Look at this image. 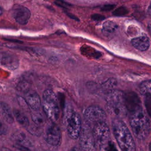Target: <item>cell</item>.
Listing matches in <instances>:
<instances>
[{
  "mask_svg": "<svg viewBox=\"0 0 151 151\" xmlns=\"http://www.w3.org/2000/svg\"><path fill=\"white\" fill-rule=\"evenodd\" d=\"M139 91L143 96H151V80L142 82L139 85Z\"/></svg>",
  "mask_w": 151,
  "mask_h": 151,
  "instance_id": "cell-19",
  "label": "cell"
},
{
  "mask_svg": "<svg viewBox=\"0 0 151 151\" xmlns=\"http://www.w3.org/2000/svg\"><path fill=\"white\" fill-rule=\"evenodd\" d=\"M147 29H148V31H149V34L151 35V22H150L147 25Z\"/></svg>",
  "mask_w": 151,
  "mask_h": 151,
  "instance_id": "cell-34",
  "label": "cell"
},
{
  "mask_svg": "<svg viewBox=\"0 0 151 151\" xmlns=\"http://www.w3.org/2000/svg\"><path fill=\"white\" fill-rule=\"evenodd\" d=\"M131 43L136 49L141 51H146L150 46L149 39L145 35L133 38L131 41Z\"/></svg>",
  "mask_w": 151,
  "mask_h": 151,
  "instance_id": "cell-14",
  "label": "cell"
},
{
  "mask_svg": "<svg viewBox=\"0 0 151 151\" xmlns=\"http://www.w3.org/2000/svg\"><path fill=\"white\" fill-rule=\"evenodd\" d=\"M17 100H18V102L19 106L22 108H23L25 110H29V106L28 104L27 103L25 99H23L21 96H18Z\"/></svg>",
  "mask_w": 151,
  "mask_h": 151,
  "instance_id": "cell-25",
  "label": "cell"
},
{
  "mask_svg": "<svg viewBox=\"0 0 151 151\" xmlns=\"http://www.w3.org/2000/svg\"><path fill=\"white\" fill-rule=\"evenodd\" d=\"M42 106L46 116L50 121L55 122L59 117L60 109L57 97L51 90H45L42 94Z\"/></svg>",
  "mask_w": 151,
  "mask_h": 151,
  "instance_id": "cell-3",
  "label": "cell"
},
{
  "mask_svg": "<svg viewBox=\"0 0 151 151\" xmlns=\"http://www.w3.org/2000/svg\"><path fill=\"white\" fill-rule=\"evenodd\" d=\"M86 120L90 123H93L104 121L106 119V113L104 110L98 106H91L88 107L84 113Z\"/></svg>",
  "mask_w": 151,
  "mask_h": 151,
  "instance_id": "cell-6",
  "label": "cell"
},
{
  "mask_svg": "<svg viewBox=\"0 0 151 151\" xmlns=\"http://www.w3.org/2000/svg\"><path fill=\"white\" fill-rule=\"evenodd\" d=\"M28 130L30 133L32 134H35V135H40L41 133V126H39L34 123V125L32 126H28Z\"/></svg>",
  "mask_w": 151,
  "mask_h": 151,
  "instance_id": "cell-24",
  "label": "cell"
},
{
  "mask_svg": "<svg viewBox=\"0 0 151 151\" xmlns=\"http://www.w3.org/2000/svg\"><path fill=\"white\" fill-rule=\"evenodd\" d=\"M116 6V5L114 4H106L101 6L100 9L103 11H110L113 9V8Z\"/></svg>",
  "mask_w": 151,
  "mask_h": 151,
  "instance_id": "cell-30",
  "label": "cell"
},
{
  "mask_svg": "<svg viewBox=\"0 0 151 151\" xmlns=\"http://www.w3.org/2000/svg\"><path fill=\"white\" fill-rule=\"evenodd\" d=\"M145 106L148 114L151 116V96H146Z\"/></svg>",
  "mask_w": 151,
  "mask_h": 151,
  "instance_id": "cell-28",
  "label": "cell"
},
{
  "mask_svg": "<svg viewBox=\"0 0 151 151\" xmlns=\"http://www.w3.org/2000/svg\"><path fill=\"white\" fill-rule=\"evenodd\" d=\"M129 12L128 9L125 7V6H120L117 8H116L113 12V15L117 16V17H121V16H124L127 14Z\"/></svg>",
  "mask_w": 151,
  "mask_h": 151,
  "instance_id": "cell-23",
  "label": "cell"
},
{
  "mask_svg": "<svg viewBox=\"0 0 151 151\" xmlns=\"http://www.w3.org/2000/svg\"><path fill=\"white\" fill-rule=\"evenodd\" d=\"M61 139V133L58 126L54 122L51 121L47 125L45 132V139L46 142L52 146L60 144Z\"/></svg>",
  "mask_w": 151,
  "mask_h": 151,
  "instance_id": "cell-7",
  "label": "cell"
},
{
  "mask_svg": "<svg viewBox=\"0 0 151 151\" xmlns=\"http://www.w3.org/2000/svg\"><path fill=\"white\" fill-rule=\"evenodd\" d=\"M25 99L29 107L34 111H38L41 104V101L39 95L34 90H29L25 93Z\"/></svg>",
  "mask_w": 151,
  "mask_h": 151,
  "instance_id": "cell-13",
  "label": "cell"
},
{
  "mask_svg": "<svg viewBox=\"0 0 151 151\" xmlns=\"http://www.w3.org/2000/svg\"><path fill=\"white\" fill-rule=\"evenodd\" d=\"M64 120L69 137L74 140L78 139L81 130V119L79 114L73 110H68L65 114Z\"/></svg>",
  "mask_w": 151,
  "mask_h": 151,
  "instance_id": "cell-4",
  "label": "cell"
},
{
  "mask_svg": "<svg viewBox=\"0 0 151 151\" xmlns=\"http://www.w3.org/2000/svg\"><path fill=\"white\" fill-rule=\"evenodd\" d=\"M117 81L113 78H110L103 82L101 84V87L103 90L109 91L114 89V88L117 86Z\"/></svg>",
  "mask_w": 151,
  "mask_h": 151,
  "instance_id": "cell-20",
  "label": "cell"
},
{
  "mask_svg": "<svg viewBox=\"0 0 151 151\" xmlns=\"http://www.w3.org/2000/svg\"><path fill=\"white\" fill-rule=\"evenodd\" d=\"M105 18H106L104 15H101V14H94L91 15V19L94 20V21H103Z\"/></svg>",
  "mask_w": 151,
  "mask_h": 151,
  "instance_id": "cell-31",
  "label": "cell"
},
{
  "mask_svg": "<svg viewBox=\"0 0 151 151\" xmlns=\"http://www.w3.org/2000/svg\"><path fill=\"white\" fill-rule=\"evenodd\" d=\"M106 110L111 116L119 119L125 117L127 113V108L124 103H107Z\"/></svg>",
  "mask_w": 151,
  "mask_h": 151,
  "instance_id": "cell-10",
  "label": "cell"
},
{
  "mask_svg": "<svg viewBox=\"0 0 151 151\" xmlns=\"http://www.w3.org/2000/svg\"><path fill=\"white\" fill-rule=\"evenodd\" d=\"M124 103L127 110L130 112L142 107L139 98L133 92H129L124 94Z\"/></svg>",
  "mask_w": 151,
  "mask_h": 151,
  "instance_id": "cell-12",
  "label": "cell"
},
{
  "mask_svg": "<svg viewBox=\"0 0 151 151\" xmlns=\"http://www.w3.org/2000/svg\"><path fill=\"white\" fill-rule=\"evenodd\" d=\"M1 113L6 122L10 124L14 122V114H12L10 107L3 102L1 103Z\"/></svg>",
  "mask_w": 151,
  "mask_h": 151,
  "instance_id": "cell-17",
  "label": "cell"
},
{
  "mask_svg": "<svg viewBox=\"0 0 151 151\" xmlns=\"http://www.w3.org/2000/svg\"><path fill=\"white\" fill-rule=\"evenodd\" d=\"M31 118L33 121V122L39 126H42L44 124L45 122V119L44 117L42 116V114L40 113H34L31 114Z\"/></svg>",
  "mask_w": 151,
  "mask_h": 151,
  "instance_id": "cell-21",
  "label": "cell"
},
{
  "mask_svg": "<svg viewBox=\"0 0 151 151\" xmlns=\"http://www.w3.org/2000/svg\"><path fill=\"white\" fill-rule=\"evenodd\" d=\"M87 124L84 126L80 134V146L82 149L86 150H93L96 146L92 129Z\"/></svg>",
  "mask_w": 151,
  "mask_h": 151,
  "instance_id": "cell-8",
  "label": "cell"
},
{
  "mask_svg": "<svg viewBox=\"0 0 151 151\" xmlns=\"http://www.w3.org/2000/svg\"><path fill=\"white\" fill-rule=\"evenodd\" d=\"M112 127L114 137L120 149L124 151L135 150L134 139L126 124L119 118H116L113 120Z\"/></svg>",
  "mask_w": 151,
  "mask_h": 151,
  "instance_id": "cell-1",
  "label": "cell"
},
{
  "mask_svg": "<svg viewBox=\"0 0 151 151\" xmlns=\"http://www.w3.org/2000/svg\"><path fill=\"white\" fill-rule=\"evenodd\" d=\"M31 88V84L26 80H22L18 83L17 86V90L22 93L28 92Z\"/></svg>",
  "mask_w": 151,
  "mask_h": 151,
  "instance_id": "cell-22",
  "label": "cell"
},
{
  "mask_svg": "<svg viewBox=\"0 0 151 151\" xmlns=\"http://www.w3.org/2000/svg\"><path fill=\"white\" fill-rule=\"evenodd\" d=\"M65 14H67V16H68L70 18H71V19H75V20H77V21H79V19L75 16V15H73L72 14H71V13H69V12H68L67 11H65Z\"/></svg>",
  "mask_w": 151,
  "mask_h": 151,
  "instance_id": "cell-32",
  "label": "cell"
},
{
  "mask_svg": "<svg viewBox=\"0 0 151 151\" xmlns=\"http://www.w3.org/2000/svg\"><path fill=\"white\" fill-rule=\"evenodd\" d=\"M118 29V25L113 21H107L104 22L102 27V32L106 37L113 35Z\"/></svg>",
  "mask_w": 151,
  "mask_h": 151,
  "instance_id": "cell-16",
  "label": "cell"
},
{
  "mask_svg": "<svg viewBox=\"0 0 151 151\" xmlns=\"http://www.w3.org/2000/svg\"><path fill=\"white\" fill-rule=\"evenodd\" d=\"M54 3L55 5H57L59 7H61V8H63L64 9H68L71 5L70 4H68V2L64 1L63 0H56L54 2Z\"/></svg>",
  "mask_w": 151,
  "mask_h": 151,
  "instance_id": "cell-27",
  "label": "cell"
},
{
  "mask_svg": "<svg viewBox=\"0 0 151 151\" xmlns=\"http://www.w3.org/2000/svg\"><path fill=\"white\" fill-rule=\"evenodd\" d=\"M1 64L9 70H15L18 67L19 60L14 54L8 52H2L1 54Z\"/></svg>",
  "mask_w": 151,
  "mask_h": 151,
  "instance_id": "cell-11",
  "label": "cell"
},
{
  "mask_svg": "<svg viewBox=\"0 0 151 151\" xmlns=\"http://www.w3.org/2000/svg\"><path fill=\"white\" fill-rule=\"evenodd\" d=\"M14 116L16 120L22 126L27 127L29 125V120L28 117L21 111L17 109H14L13 110Z\"/></svg>",
  "mask_w": 151,
  "mask_h": 151,
  "instance_id": "cell-18",
  "label": "cell"
},
{
  "mask_svg": "<svg viewBox=\"0 0 151 151\" xmlns=\"http://www.w3.org/2000/svg\"><path fill=\"white\" fill-rule=\"evenodd\" d=\"M87 88L93 92H95L97 90V84L93 81H89L87 83Z\"/></svg>",
  "mask_w": 151,
  "mask_h": 151,
  "instance_id": "cell-29",
  "label": "cell"
},
{
  "mask_svg": "<svg viewBox=\"0 0 151 151\" xmlns=\"http://www.w3.org/2000/svg\"><path fill=\"white\" fill-rule=\"evenodd\" d=\"M92 130L96 146L100 147L110 140V129L104 121L94 124Z\"/></svg>",
  "mask_w": 151,
  "mask_h": 151,
  "instance_id": "cell-5",
  "label": "cell"
},
{
  "mask_svg": "<svg viewBox=\"0 0 151 151\" xmlns=\"http://www.w3.org/2000/svg\"><path fill=\"white\" fill-rule=\"evenodd\" d=\"M106 101L109 104L124 103V94L120 90L113 89L107 91L106 95Z\"/></svg>",
  "mask_w": 151,
  "mask_h": 151,
  "instance_id": "cell-15",
  "label": "cell"
},
{
  "mask_svg": "<svg viewBox=\"0 0 151 151\" xmlns=\"http://www.w3.org/2000/svg\"><path fill=\"white\" fill-rule=\"evenodd\" d=\"M147 15L151 17V2L150 3L148 8H147Z\"/></svg>",
  "mask_w": 151,
  "mask_h": 151,
  "instance_id": "cell-33",
  "label": "cell"
},
{
  "mask_svg": "<svg viewBox=\"0 0 151 151\" xmlns=\"http://www.w3.org/2000/svg\"><path fill=\"white\" fill-rule=\"evenodd\" d=\"M12 15L17 22L21 25H25L30 18L31 12L24 6L17 5L12 9Z\"/></svg>",
  "mask_w": 151,
  "mask_h": 151,
  "instance_id": "cell-9",
  "label": "cell"
},
{
  "mask_svg": "<svg viewBox=\"0 0 151 151\" xmlns=\"http://www.w3.org/2000/svg\"><path fill=\"white\" fill-rule=\"evenodd\" d=\"M130 125L134 136L140 140L145 139L150 130V121L142 107L131 112Z\"/></svg>",
  "mask_w": 151,
  "mask_h": 151,
  "instance_id": "cell-2",
  "label": "cell"
},
{
  "mask_svg": "<svg viewBox=\"0 0 151 151\" xmlns=\"http://www.w3.org/2000/svg\"><path fill=\"white\" fill-rule=\"evenodd\" d=\"M100 150H116L114 144L109 140L108 142H107L106 144L103 145L100 147Z\"/></svg>",
  "mask_w": 151,
  "mask_h": 151,
  "instance_id": "cell-26",
  "label": "cell"
}]
</instances>
